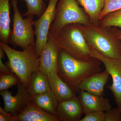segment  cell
Segmentation results:
<instances>
[{"mask_svg": "<svg viewBox=\"0 0 121 121\" xmlns=\"http://www.w3.org/2000/svg\"><path fill=\"white\" fill-rule=\"evenodd\" d=\"M101 62L92 57L87 60L72 56L63 49L59 52L57 73L76 94H79V86L84 79L101 72Z\"/></svg>", "mask_w": 121, "mask_h": 121, "instance_id": "1", "label": "cell"}, {"mask_svg": "<svg viewBox=\"0 0 121 121\" xmlns=\"http://www.w3.org/2000/svg\"><path fill=\"white\" fill-rule=\"evenodd\" d=\"M81 29L90 47L105 57L121 59V41L116 37L113 27L81 25Z\"/></svg>", "mask_w": 121, "mask_h": 121, "instance_id": "2", "label": "cell"}, {"mask_svg": "<svg viewBox=\"0 0 121 121\" xmlns=\"http://www.w3.org/2000/svg\"><path fill=\"white\" fill-rule=\"evenodd\" d=\"M0 47L8 59L5 64L27 89L32 75L39 69V57L36 53L35 45H29L22 51L13 49L7 43L2 42H0Z\"/></svg>", "mask_w": 121, "mask_h": 121, "instance_id": "3", "label": "cell"}, {"mask_svg": "<svg viewBox=\"0 0 121 121\" xmlns=\"http://www.w3.org/2000/svg\"><path fill=\"white\" fill-rule=\"evenodd\" d=\"M60 49L81 60L92 58L91 50L81 29V24H69L60 31L55 39Z\"/></svg>", "mask_w": 121, "mask_h": 121, "instance_id": "4", "label": "cell"}, {"mask_svg": "<svg viewBox=\"0 0 121 121\" xmlns=\"http://www.w3.org/2000/svg\"><path fill=\"white\" fill-rule=\"evenodd\" d=\"M71 24H92L88 15L84 9L79 7L76 0H59L55 17L50 27L48 35L55 39L64 27Z\"/></svg>", "mask_w": 121, "mask_h": 121, "instance_id": "5", "label": "cell"}, {"mask_svg": "<svg viewBox=\"0 0 121 121\" xmlns=\"http://www.w3.org/2000/svg\"><path fill=\"white\" fill-rule=\"evenodd\" d=\"M13 14V29L11 31L8 43L24 50L30 45H35L33 26V16L24 19L17 6V0H11Z\"/></svg>", "mask_w": 121, "mask_h": 121, "instance_id": "6", "label": "cell"}, {"mask_svg": "<svg viewBox=\"0 0 121 121\" xmlns=\"http://www.w3.org/2000/svg\"><path fill=\"white\" fill-rule=\"evenodd\" d=\"M59 0H49L47 8L37 20L33 21L34 33L36 37L35 48L39 57L48 38L50 27L55 17L56 5Z\"/></svg>", "mask_w": 121, "mask_h": 121, "instance_id": "7", "label": "cell"}, {"mask_svg": "<svg viewBox=\"0 0 121 121\" xmlns=\"http://www.w3.org/2000/svg\"><path fill=\"white\" fill-rule=\"evenodd\" d=\"M90 47L91 56L101 61L112 77V83L107 86V88L112 92L115 103L121 111V59L105 57Z\"/></svg>", "mask_w": 121, "mask_h": 121, "instance_id": "8", "label": "cell"}, {"mask_svg": "<svg viewBox=\"0 0 121 121\" xmlns=\"http://www.w3.org/2000/svg\"><path fill=\"white\" fill-rule=\"evenodd\" d=\"M17 91L14 96L8 90L0 91L4 100V109L13 116L19 114L30 101V95L27 89L20 82L17 84Z\"/></svg>", "mask_w": 121, "mask_h": 121, "instance_id": "9", "label": "cell"}, {"mask_svg": "<svg viewBox=\"0 0 121 121\" xmlns=\"http://www.w3.org/2000/svg\"><path fill=\"white\" fill-rule=\"evenodd\" d=\"M60 49L55 39L48 35L47 43L39 57V68L47 75L57 72L58 57Z\"/></svg>", "mask_w": 121, "mask_h": 121, "instance_id": "10", "label": "cell"}, {"mask_svg": "<svg viewBox=\"0 0 121 121\" xmlns=\"http://www.w3.org/2000/svg\"><path fill=\"white\" fill-rule=\"evenodd\" d=\"M83 113L82 104L77 95L59 102L56 116L59 121H79Z\"/></svg>", "mask_w": 121, "mask_h": 121, "instance_id": "11", "label": "cell"}, {"mask_svg": "<svg viewBox=\"0 0 121 121\" xmlns=\"http://www.w3.org/2000/svg\"><path fill=\"white\" fill-rule=\"evenodd\" d=\"M78 97L85 114L96 111L106 112L111 108L109 100L103 96H98L80 91Z\"/></svg>", "mask_w": 121, "mask_h": 121, "instance_id": "12", "label": "cell"}, {"mask_svg": "<svg viewBox=\"0 0 121 121\" xmlns=\"http://www.w3.org/2000/svg\"><path fill=\"white\" fill-rule=\"evenodd\" d=\"M13 121H59L57 117L51 114L31 102L19 114L13 116Z\"/></svg>", "mask_w": 121, "mask_h": 121, "instance_id": "13", "label": "cell"}, {"mask_svg": "<svg viewBox=\"0 0 121 121\" xmlns=\"http://www.w3.org/2000/svg\"><path fill=\"white\" fill-rule=\"evenodd\" d=\"M110 74L108 72H101L84 79L79 86L80 91L98 96L104 95V88L109 79Z\"/></svg>", "mask_w": 121, "mask_h": 121, "instance_id": "14", "label": "cell"}, {"mask_svg": "<svg viewBox=\"0 0 121 121\" xmlns=\"http://www.w3.org/2000/svg\"><path fill=\"white\" fill-rule=\"evenodd\" d=\"M51 90L59 102L70 99L77 95L60 78L57 72L48 75Z\"/></svg>", "mask_w": 121, "mask_h": 121, "instance_id": "15", "label": "cell"}, {"mask_svg": "<svg viewBox=\"0 0 121 121\" xmlns=\"http://www.w3.org/2000/svg\"><path fill=\"white\" fill-rule=\"evenodd\" d=\"M30 102L47 112L55 115L59 102L51 90L30 96Z\"/></svg>", "mask_w": 121, "mask_h": 121, "instance_id": "16", "label": "cell"}, {"mask_svg": "<svg viewBox=\"0 0 121 121\" xmlns=\"http://www.w3.org/2000/svg\"><path fill=\"white\" fill-rule=\"evenodd\" d=\"M9 0H0V42L7 44L11 31Z\"/></svg>", "mask_w": 121, "mask_h": 121, "instance_id": "17", "label": "cell"}, {"mask_svg": "<svg viewBox=\"0 0 121 121\" xmlns=\"http://www.w3.org/2000/svg\"><path fill=\"white\" fill-rule=\"evenodd\" d=\"M27 90L30 96L51 90L48 75L39 68L32 75Z\"/></svg>", "mask_w": 121, "mask_h": 121, "instance_id": "18", "label": "cell"}, {"mask_svg": "<svg viewBox=\"0 0 121 121\" xmlns=\"http://www.w3.org/2000/svg\"><path fill=\"white\" fill-rule=\"evenodd\" d=\"M89 16L92 24L98 25L105 0H76Z\"/></svg>", "mask_w": 121, "mask_h": 121, "instance_id": "19", "label": "cell"}, {"mask_svg": "<svg viewBox=\"0 0 121 121\" xmlns=\"http://www.w3.org/2000/svg\"><path fill=\"white\" fill-rule=\"evenodd\" d=\"M26 3L27 10L22 15L23 17L37 16L40 17L46 9L45 3L43 0H21Z\"/></svg>", "mask_w": 121, "mask_h": 121, "instance_id": "20", "label": "cell"}, {"mask_svg": "<svg viewBox=\"0 0 121 121\" xmlns=\"http://www.w3.org/2000/svg\"><path fill=\"white\" fill-rule=\"evenodd\" d=\"M99 25L105 27H115L121 30V9L104 16L99 20Z\"/></svg>", "mask_w": 121, "mask_h": 121, "instance_id": "21", "label": "cell"}, {"mask_svg": "<svg viewBox=\"0 0 121 121\" xmlns=\"http://www.w3.org/2000/svg\"><path fill=\"white\" fill-rule=\"evenodd\" d=\"M20 82L19 78L12 72L0 74V91L8 90Z\"/></svg>", "mask_w": 121, "mask_h": 121, "instance_id": "22", "label": "cell"}, {"mask_svg": "<svg viewBox=\"0 0 121 121\" xmlns=\"http://www.w3.org/2000/svg\"><path fill=\"white\" fill-rule=\"evenodd\" d=\"M121 9V0H105L104 6L100 16V20L108 13Z\"/></svg>", "mask_w": 121, "mask_h": 121, "instance_id": "23", "label": "cell"}, {"mask_svg": "<svg viewBox=\"0 0 121 121\" xmlns=\"http://www.w3.org/2000/svg\"><path fill=\"white\" fill-rule=\"evenodd\" d=\"M105 113L104 111L91 112L86 114L79 121H105Z\"/></svg>", "mask_w": 121, "mask_h": 121, "instance_id": "24", "label": "cell"}, {"mask_svg": "<svg viewBox=\"0 0 121 121\" xmlns=\"http://www.w3.org/2000/svg\"><path fill=\"white\" fill-rule=\"evenodd\" d=\"M105 121H121V111L118 107L106 111Z\"/></svg>", "mask_w": 121, "mask_h": 121, "instance_id": "25", "label": "cell"}, {"mask_svg": "<svg viewBox=\"0 0 121 121\" xmlns=\"http://www.w3.org/2000/svg\"><path fill=\"white\" fill-rule=\"evenodd\" d=\"M0 121H13V115L0 107Z\"/></svg>", "mask_w": 121, "mask_h": 121, "instance_id": "26", "label": "cell"}, {"mask_svg": "<svg viewBox=\"0 0 121 121\" xmlns=\"http://www.w3.org/2000/svg\"><path fill=\"white\" fill-rule=\"evenodd\" d=\"M2 59L0 58V74L8 73L12 72L10 68L3 63Z\"/></svg>", "mask_w": 121, "mask_h": 121, "instance_id": "27", "label": "cell"}, {"mask_svg": "<svg viewBox=\"0 0 121 121\" xmlns=\"http://www.w3.org/2000/svg\"><path fill=\"white\" fill-rule=\"evenodd\" d=\"M115 34L118 39L121 41V30L118 28L113 27Z\"/></svg>", "mask_w": 121, "mask_h": 121, "instance_id": "28", "label": "cell"}, {"mask_svg": "<svg viewBox=\"0 0 121 121\" xmlns=\"http://www.w3.org/2000/svg\"><path fill=\"white\" fill-rule=\"evenodd\" d=\"M46 1H49V0H45Z\"/></svg>", "mask_w": 121, "mask_h": 121, "instance_id": "29", "label": "cell"}]
</instances>
